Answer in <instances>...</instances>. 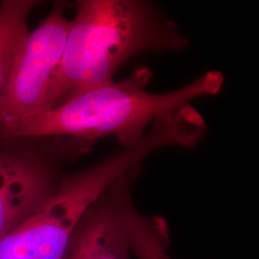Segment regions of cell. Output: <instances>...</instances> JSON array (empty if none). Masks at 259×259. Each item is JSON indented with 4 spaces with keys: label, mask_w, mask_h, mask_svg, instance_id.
<instances>
[{
    "label": "cell",
    "mask_w": 259,
    "mask_h": 259,
    "mask_svg": "<svg viewBox=\"0 0 259 259\" xmlns=\"http://www.w3.org/2000/svg\"><path fill=\"white\" fill-rule=\"evenodd\" d=\"M152 71L137 68L120 81H110L75 94L61 105L0 125V140L72 139L83 141L111 136L123 148L138 144L156 121L212 96L224 84L219 71H208L175 91H147Z\"/></svg>",
    "instance_id": "6da1fadb"
},
{
    "label": "cell",
    "mask_w": 259,
    "mask_h": 259,
    "mask_svg": "<svg viewBox=\"0 0 259 259\" xmlns=\"http://www.w3.org/2000/svg\"><path fill=\"white\" fill-rule=\"evenodd\" d=\"M76 7L46 111L112 81L135 56L180 51L189 45L176 23L148 1L81 0Z\"/></svg>",
    "instance_id": "7a4b0ae2"
},
{
    "label": "cell",
    "mask_w": 259,
    "mask_h": 259,
    "mask_svg": "<svg viewBox=\"0 0 259 259\" xmlns=\"http://www.w3.org/2000/svg\"><path fill=\"white\" fill-rule=\"evenodd\" d=\"M169 143L166 131L154 126L138 144L62 177L54 194L0 240V259H65L88 208L112 182Z\"/></svg>",
    "instance_id": "3957f363"
},
{
    "label": "cell",
    "mask_w": 259,
    "mask_h": 259,
    "mask_svg": "<svg viewBox=\"0 0 259 259\" xmlns=\"http://www.w3.org/2000/svg\"><path fill=\"white\" fill-rule=\"evenodd\" d=\"M70 27L65 5L57 2L32 32H28L0 98V125L45 111Z\"/></svg>",
    "instance_id": "277c9868"
},
{
    "label": "cell",
    "mask_w": 259,
    "mask_h": 259,
    "mask_svg": "<svg viewBox=\"0 0 259 259\" xmlns=\"http://www.w3.org/2000/svg\"><path fill=\"white\" fill-rule=\"evenodd\" d=\"M136 167L112 182L83 214L65 259H130Z\"/></svg>",
    "instance_id": "5b68a950"
},
{
    "label": "cell",
    "mask_w": 259,
    "mask_h": 259,
    "mask_svg": "<svg viewBox=\"0 0 259 259\" xmlns=\"http://www.w3.org/2000/svg\"><path fill=\"white\" fill-rule=\"evenodd\" d=\"M59 182L47 153L0 145V240L45 204Z\"/></svg>",
    "instance_id": "8992f818"
},
{
    "label": "cell",
    "mask_w": 259,
    "mask_h": 259,
    "mask_svg": "<svg viewBox=\"0 0 259 259\" xmlns=\"http://www.w3.org/2000/svg\"><path fill=\"white\" fill-rule=\"evenodd\" d=\"M38 4L33 0L0 2V98L8 83L12 67L25 37L27 19Z\"/></svg>",
    "instance_id": "52a82bcc"
},
{
    "label": "cell",
    "mask_w": 259,
    "mask_h": 259,
    "mask_svg": "<svg viewBox=\"0 0 259 259\" xmlns=\"http://www.w3.org/2000/svg\"><path fill=\"white\" fill-rule=\"evenodd\" d=\"M132 254L137 259H172L168 254L170 231L164 218L143 215L136 206L130 214Z\"/></svg>",
    "instance_id": "ba28073f"
}]
</instances>
